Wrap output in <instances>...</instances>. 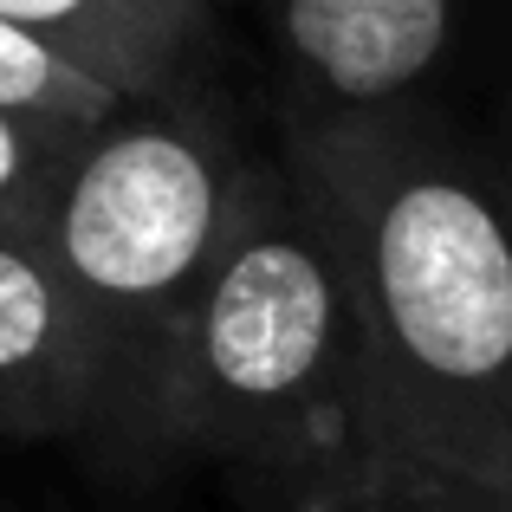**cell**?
<instances>
[{
  "label": "cell",
  "instance_id": "9c48e42d",
  "mask_svg": "<svg viewBox=\"0 0 512 512\" xmlns=\"http://www.w3.org/2000/svg\"><path fill=\"white\" fill-rule=\"evenodd\" d=\"M78 143H85V130H65V124H39V117L0 111V214L33 221V214L46 208L52 182H59L65 163H72Z\"/></svg>",
  "mask_w": 512,
  "mask_h": 512
},
{
  "label": "cell",
  "instance_id": "ba28073f",
  "mask_svg": "<svg viewBox=\"0 0 512 512\" xmlns=\"http://www.w3.org/2000/svg\"><path fill=\"white\" fill-rule=\"evenodd\" d=\"M286 512H512V500L448 487V480H428V474H402L389 461H344V467H325V474L292 480Z\"/></svg>",
  "mask_w": 512,
  "mask_h": 512
},
{
  "label": "cell",
  "instance_id": "52a82bcc",
  "mask_svg": "<svg viewBox=\"0 0 512 512\" xmlns=\"http://www.w3.org/2000/svg\"><path fill=\"white\" fill-rule=\"evenodd\" d=\"M124 104L130 98H117L111 85L78 72L46 39H33L13 20H0V111L39 117V124H65V130H98L104 117H117Z\"/></svg>",
  "mask_w": 512,
  "mask_h": 512
},
{
  "label": "cell",
  "instance_id": "8992f818",
  "mask_svg": "<svg viewBox=\"0 0 512 512\" xmlns=\"http://www.w3.org/2000/svg\"><path fill=\"white\" fill-rule=\"evenodd\" d=\"M0 20L46 39L117 98H163L195 85L214 0H0Z\"/></svg>",
  "mask_w": 512,
  "mask_h": 512
},
{
  "label": "cell",
  "instance_id": "7a4b0ae2",
  "mask_svg": "<svg viewBox=\"0 0 512 512\" xmlns=\"http://www.w3.org/2000/svg\"><path fill=\"white\" fill-rule=\"evenodd\" d=\"M130 441L279 480L370 461L357 299L286 163L253 169Z\"/></svg>",
  "mask_w": 512,
  "mask_h": 512
},
{
  "label": "cell",
  "instance_id": "6da1fadb",
  "mask_svg": "<svg viewBox=\"0 0 512 512\" xmlns=\"http://www.w3.org/2000/svg\"><path fill=\"white\" fill-rule=\"evenodd\" d=\"M279 163L357 299L370 461L512 500V227L493 150L428 104L279 137Z\"/></svg>",
  "mask_w": 512,
  "mask_h": 512
},
{
  "label": "cell",
  "instance_id": "3957f363",
  "mask_svg": "<svg viewBox=\"0 0 512 512\" xmlns=\"http://www.w3.org/2000/svg\"><path fill=\"white\" fill-rule=\"evenodd\" d=\"M260 156L195 85L130 98L85 130L52 182L39 227L85 305L104 363V422L130 435L175 331L221 260Z\"/></svg>",
  "mask_w": 512,
  "mask_h": 512
},
{
  "label": "cell",
  "instance_id": "277c9868",
  "mask_svg": "<svg viewBox=\"0 0 512 512\" xmlns=\"http://www.w3.org/2000/svg\"><path fill=\"white\" fill-rule=\"evenodd\" d=\"M474 0H260L279 137L428 111Z\"/></svg>",
  "mask_w": 512,
  "mask_h": 512
},
{
  "label": "cell",
  "instance_id": "30bf717a",
  "mask_svg": "<svg viewBox=\"0 0 512 512\" xmlns=\"http://www.w3.org/2000/svg\"><path fill=\"white\" fill-rule=\"evenodd\" d=\"M493 175H500V201H506V227H512V98L500 111V137H493Z\"/></svg>",
  "mask_w": 512,
  "mask_h": 512
},
{
  "label": "cell",
  "instance_id": "5b68a950",
  "mask_svg": "<svg viewBox=\"0 0 512 512\" xmlns=\"http://www.w3.org/2000/svg\"><path fill=\"white\" fill-rule=\"evenodd\" d=\"M104 422V363L46 227L0 214V435L52 441Z\"/></svg>",
  "mask_w": 512,
  "mask_h": 512
}]
</instances>
